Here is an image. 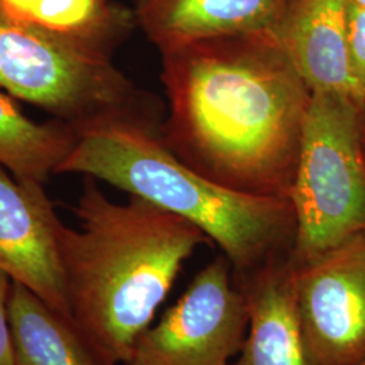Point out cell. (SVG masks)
I'll return each mask as SVG.
<instances>
[{
    "label": "cell",
    "mask_w": 365,
    "mask_h": 365,
    "mask_svg": "<svg viewBox=\"0 0 365 365\" xmlns=\"http://www.w3.org/2000/svg\"><path fill=\"white\" fill-rule=\"evenodd\" d=\"M164 143L212 182L289 199L312 93L271 31L160 52Z\"/></svg>",
    "instance_id": "obj_1"
},
{
    "label": "cell",
    "mask_w": 365,
    "mask_h": 365,
    "mask_svg": "<svg viewBox=\"0 0 365 365\" xmlns=\"http://www.w3.org/2000/svg\"><path fill=\"white\" fill-rule=\"evenodd\" d=\"M86 179L75 207L78 227L61 229L69 309L106 363L125 364L184 262L212 242L180 217L135 196L118 203Z\"/></svg>",
    "instance_id": "obj_2"
},
{
    "label": "cell",
    "mask_w": 365,
    "mask_h": 365,
    "mask_svg": "<svg viewBox=\"0 0 365 365\" xmlns=\"http://www.w3.org/2000/svg\"><path fill=\"white\" fill-rule=\"evenodd\" d=\"M161 122L114 118L78 131L58 173H78L192 223L221 249L233 274L291 256L297 235L289 199L249 195L184 164L161 135Z\"/></svg>",
    "instance_id": "obj_3"
},
{
    "label": "cell",
    "mask_w": 365,
    "mask_h": 365,
    "mask_svg": "<svg viewBox=\"0 0 365 365\" xmlns=\"http://www.w3.org/2000/svg\"><path fill=\"white\" fill-rule=\"evenodd\" d=\"M364 107L336 92H313L289 200L302 264L365 232Z\"/></svg>",
    "instance_id": "obj_4"
},
{
    "label": "cell",
    "mask_w": 365,
    "mask_h": 365,
    "mask_svg": "<svg viewBox=\"0 0 365 365\" xmlns=\"http://www.w3.org/2000/svg\"><path fill=\"white\" fill-rule=\"evenodd\" d=\"M0 88L76 133L114 118L160 120L155 98L110 58L72 52L0 9Z\"/></svg>",
    "instance_id": "obj_5"
},
{
    "label": "cell",
    "mask_w": 365,
    "mask_h": 365,
    "mask_svg": "<svg viewBox=\"0 0 365 365\" xmlns=\"http://www.w3.org/2000/svg\"><path fill=\"white\" fill-rule=\"evenodd\" d=\"M248 327L245 294L221 253L140 336L123 365H230Z\"/></svg>",
    "instance_id": "obj_6"
},
{
    "label": "cell",
    "mask_w": 365,
    "mask_h": 365,
    "mask_svg": "<svg viewBox=\"0 0 365 365\" xmlns=\"http://www.w3.org/2000/svg\"><path fill=\"white\" fill-rule=\"evenodd\" d=\"M291 265L310 365L360 363L365 357V232Z\"/></svg>",
    "instance_id": "obj_7"
},
{
    "label": "cell",
    "mask_w": 365,
    "mask_h": 365,
    "mask_svg": "<svg viewBox=\"0 0 365 365\" xmlns=\"http://www.w3.org/2000/svg\"><path fill=\"white\" fill-rule=\"evenodd\" d=\"M43 184L0 165V271L72 319L61 257V229Z\"/></svg>",
    "instance_id": "obj_8"
},
{
    "label": "cell",
    "mask_w": 365,
    "mask_h": 365,
    "mask_svg": "<svg viewBox=\"0 0 365 365\" xmlns=\"http://www.w3.org/2000/svg\"><path fill=\"white\" fill-rule=\"evenodd\" d=\"M269 31L310 91L341 93L365 108L349 63L346 0H287Z\"/></svg>",
    "instance_id": "obj_9"
},
{
    "label": "cell",
    "mask_w": 365,
    "mask_h": 365,
    "mask_svg": "<svg viewBox=\"0 0 365 365\" xmlns=\"http://www.w3.org/2000/svg\"><path fill=\"white\" fill-rule=\"evenodd\" d=\"M235 280L248 302L249 327L230 365H310L289 257L235 276Z\"/></svg>",
    "instance_id": "obj_10"
},
{
    "label": "cell",
    "mask_w": 365,
    "mask_h": 365,
    "mask_svg": "<svg viewBox=\"0 0 365 365\" xmlns=\"http://www.w3.org/2000/svg\"><path fill=\"white\" fill-rule=\"evenodd\" d=\"M287 0H135L134 15L158 52L202 39L269 31Z\"/></svg>",
    "instance_id": "obj_11"
},
{
    "label": "cell",
    "mask_w": 365,
    "mask_h": 365,
    "mask_svg": "<svg viewBox=\"0 0 365 365\" xmlns=\"http://www.w3.org/2000/svg\"><path fill=\"white\" fill-rule=\"evenodd\" d=\"M0 9L72 52L110 58L137 26L133 9L114 0H0Z\"/></svg>",
    "instance_id": "obj_12"
},
{
    "label": "cell",
    "mask_w": 365,
    "mask_h": 365,
    "mask_svg": "<svg viewBox=\"0 0 365 365\" xmlns=\"http://www.w3.org/2000/svg\"><path fill=\"white\" fill-rule=\"evenodd\" d=\"M10 327L14 365H108L72 319L13 283Z\"/></svg>",
    "instance_id": "obj_13"
},
{
    "label": "cell",
    "mask_w": 365,
    "mask_h": 365,
    "mask_svg": "<svg viewBox=\"0 0 365 365\" xmlns=\"http://www.w3.org/2000/svg\"><path fill=\"white\" fill-rule=\"evenodd\" d=\"M14 99L0 92V165L18 180L45 184L58 173L78 133L56 119H30Z\"/></svg>",
    "instance_id": "obj_14"
},
{
    "label": "cell",
    "mask_w": 365,
    "mask_h": 365,
    "mask_svg": "<svg viewBox=\"0 0 365 365\" xmlns=\"http://www.w3.org/2000/svg\"><path fill=\"white\" fill-rule=\"evenodd\" d=\"M346 18L351 71L365 102V9L346 1Z\"/></svg>",
    "instance_id": "obj_15"
},
{
    "label": "cell",
    "mask_w": 365,
    "mask_h": 365,
    "mask_svg": "<svg viewBox=\"0 0 365 365\" xmlns=\"http://www.w3.org/2000/svg\"><path fill=\"white\" fill-rule=\"evenodd\" d=\"M13 282L0 271V365H14L10 327V295Z\"/></svg>",
    "instance_id": "obj_16"
},
{
    "label": "cell",
    "mask_w": 365,
    "mask_h": 365,
    "mask_svg": "<svg viewBox=\"0 0 365 365\" xmlns=\"http://www.w3.org/2000/svg\"><path fill=\"white\" fill-rule=\"evenodd\" d=\"M346 1L351 3V4H354V6H359V7L365 9V0H346Z\"/></svg>",
    "instance_id": "obj_17"
},
{
    "label": "cell",
    "mask_w": 365,
    "mask_h": 365,
    "mask_svg": "<svg viewBox=\"0 0 365 365\" xmlns=\"http://www.w3.org/2000/svg\"><path fill=\"white\" fill-rule=\"evenodd\" d=\"M363 140H364V145H365V110H364V115H363Z\"/></svg>",
    "instance_id": "obj_18"
},
{
    "label": "cell",
    "mask_w": 365,
    "mask_h": 365,
    "mask_svg": "<svg viewBox=\"0 0 365 365\" xmlns=\"http://www.w3.org/2000/svg\"><path fill=\"white\" fill-rule=\"evenodd\" d=\"M356 365H365V357L361 360V361H360V363H357Z\"/></svg>",
    "instance_id": "obj_19"
}]
</instances>
